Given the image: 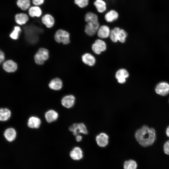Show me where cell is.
<instances>
[{
	"mask_svg": "<svg viewBox=\"0 0 169 169\" xmlns=\"http://www.w3.org/2000/svg\"><path fill=\"white\" fill-rule=\"evenodd\" d=\"M42 22L48 28L52 27L54 23V17L50 14H47L43 16L41 18Z\"/></svg>",
	"mask_w": 169,
	"mask_h": 169,
	"instance_id": "9a60e30c",
	"label": "cell"
},
{
	"mask_svg": "<svg viewBox=\"0 0 169 169\" xmlns=\"http://www.w3.org/2000/svg\"><path fill=\"white\" fill-rule=\"evenodd\" d=\"M78 134L82 133L86 135L88 133L87 127L84 124L82 123L78 124Z\"/></svg>",
	"mask_w": 169,
	"mask_h": 169,
	"instance_id": "f546056e",
	"label": "cell"
},
{
	"mask_svg": "<svg viewBox=\"0 0 169 169\" xmlns=\"http://www.w3.org/2000/svg\"><path fill=\"white\" fill-rule=\"evenodd\" d=\"M129 76V73L125 69H120L116 72L115 77L117 80L118 82L121 84L124 83L126 80V79Z\"/></svg>",
	"mask_w": 169,
	"mask_h": 169,
	"instance_id": "ba28073f",
	"label": "cell"
},
{
	"mask_svg": "<svg viewBox=\"0 0 169 169\" xmlns=\"http://www.w3.org/2000/svg\"><path fill=\"white\" fill-rule=\"evenodd\" d=\"M3 135L7 141L11 142L15 140L17 136V132L14 128H8L5 130Z\"/></svg>",
	"mask_w": 169,
	"mask_h": 169,
	"instance_id": "8fae6325",
	"label": "cell"
},
{
	"mask_svg": "<svg viewBox=\"0 0 169 169\" xmlns=\"http://www.w3.org/2000/svg\"><path fill=\"white\" fill-rule=\"evenodd\" d=\"M69 36V34L68 32L59 29L56 32L54 38L57 42L62 43L64 44H67L70 42Z\"/></svg>",
	"mask_w": 169,
	"mask_h": 169,
	"instance_id": "3957f363",
	"label": "cell"
},
{
	"mask_svg": "<svg viewBox=\"0 0 169 169\" xmlns=\"http://www.w3.org/2000/svg\"><path fill=\"white\" fill-rule=\"evenodd\" d=\"M49 58V52L45 48H39L34 56V60L37 64L41 65L44 64V61Z\"/></svg>",
	"mask_w": 169,
	"mask_h": 169,
	"instance_id": "7a4b0ae2",
	"label": "cell"
},
{
	"mask_svg": "<svg viewBox=\"0 0 169 169\" xmlns=\"http://www.w3.org/2000/svg\"><path fill=\"white\" fill-rule=\"evenodd\" d=\"M16 22L20 25L26 23L28 21L29 18L26 13H20L16 14L15 16Z\"/></svg>",
	"mask_w": 169,
	"mask_h": 169,
	"instance_id": "ac0fdd59",
	"label": "cell"
},
{
	"mask_svg": "<svg viewBox=\"0 0 169 169\" xmlns=\"http://www.w3.org/2000/svg\"><path fill=\"white\" fill-rule=\"evenodd\" d=\"M44 1V0H32L33 3L36 6L42 4Z\"/></svg>",
	"mask_w": 169,
	"mask_h": 169,
	"instance_id": "e575fe53",
	"label": "cell"
},
{
	"mask_svg": "<svg viewBox=\"0 0 169 169\" xmlns=\"http://www.w3.org/2000/svg\"><path fill=\"white\" fill-rule=\"evenodd\" d=\"M85 20L87 22L98 21L97 16L92 12H89L86 14L85 16Z\"/></svg>",
	"mask_w": 169,
	"mask_h": 169,
	"instance_id": "d4e9b609",
	"label": "cell"
},
{
	"mask_svg": "<svg viewBox=\"0 0 169 169\" xmlns=\"http://www.w3.org/2000/svg\"><path fill=\"white\" fill-rule=\"evenodd\" d=\"M11 112L7 108H1L0 110V120L1 121H6L10 118Z\"/></svg>",
	"mask_w": 169,
	"mask_h": 169,
	"instance_id": "ffe728a7",
	"label": "cell"
},
{
	"mask_svg": "<svg viewBox=\"0 0 169 169\" xmlns=\"http://www.w3.org/2000/svg\"><path fill=\"white\" fill-rule=\"evenodd\" d=\"M92 49L95 53L97 54H100L102 52L100 49L95 43L92 44Z\"/></svg>",
	"mask_w": 169,
	"mask_h": 169,
	"instance_id": "836d02e7",
	"label": "cell"
},
{
	"mask_svg": "<svg viewBox=\"0 0 169 169\" xmlns=\"http://www.w3.org/2000/svg\"><path fill=\"white\" fill-rule=\"evenodd\" d=\"M94 4L99 13H103L106 10V4L103 0H96Z\"/></svg>",
	"mask_w": 169,
	"mask_h": 169,
	"instance_id": "7402d4cb",
	"label": "cell"
},
{
	"mask_svg": "<svg viewBox=\"0 0 169 169\" xmlns=\"http://www.w3.org/2000/svg\"><path fill=\"white\" fill-rule=\"evenodd\" d=\"M137 164L136 162L132 159L125 161L123 164L124 169H136Z\"/></svg>",
	"mask_w": 169,
	"mask_h": 169,
	"instance_id": "cb8c5ba5",
	"label": "cell"
},
{
	"mask_svg": "<svg viewBox=\"0 0 169 169\" xmlns=\"http://www.w3.org/2000/svg\"><path fill=\"white\" fill-rule=\"evenodd\" d=\"M95 43L96 44L102 52L105 51L106 49V45L105 43L100 39L96 40Z\"/></svg>",
	"mask_w": 169,
	"mask_h": 169,
	"instance_id": "f1b7e54d",
	"label": "cell"
},
{
	"mask_svg": "<svg viewBox=\"0 0 169 169\" xmlns=\"http://www.w3.org/2000/svg\"><path fill=\"white\" fill-rule=\"evenodd\" d=\"M4 70L7 72L12 73L15 71L18 68L16 63L12 60H8L4 62L3 64Z\"/></svg>",
	"mask_w": 169,
	"mask_h": 169,
	"instance_id": "9c48e42d",
	"label": "cell"
},
{
	"mask_svg": "<svg viewBox=\"0 0 169 169\" xmlns=\"http://www.w3.org/2000/svg\"><path fill=\"white\" fill-rule=\"evenodd\" d=\"M135 136L139 144L144 147L152 145L156 138L155 130L146 125L138 129L135 132Z\"/></svg>",
	"mask_w": 169,
	"mask_h": 169,
	"instance_id": "6da1fadb",
	"label": "cell"
},
{
	"mask_svg": "<svg viewBox=\"0 0 169 169\" xmlns=\"http://www.w3.org/2000/svg\"><path fill=\"white\" fill-rule=\"evenodd\" d=\"M75 3L81 8L86 7L88 4V0H74Z\"/></svg>",
	"mask_w": 169,
	"mask_h": 169,
	"instance_id": "4dcf8cb0",
	"label": "cell"
},
{
	"mask_svg": "<svg viewBox=\"0 0 169 169\" xmlns=\"http://www.w3.org/2000/svg\"><path fill=\"white\" fill-rule=\"evenodd\" d=\"M69 155L73 160L75 161L79 160L83 157V152L80 147L76 146L70 151Z\"/></svg>",
	"mask_w": 169,
	"mask_h": 169,
	"instance_id": "30bf717a",
	"label": "cell"
},
{
	"mask_svg": "<svg viewBox=\"0 0 169 169\" xmlns=\"http://www.w3.org/2000/svg\"><path fill=\"white\" fill-rule=\"evenodd\" d=\"M156 92L158 95L165 96L169 93V84L165 81L158 83L155 88Z\"/></svg>",
	"mask_w": 169,
	"mask_h": 169,
	"instance_id": "277c9868",
	"label": "cell"
},
{
	"mask_svg": "<svg viewBox=\"0 0 169 169\" xmlns=\"http://www.w3.org/2000/svg\"><path fill=\"white\" fill-rule=\"evenodd\" d=\"M82 137L81 135H78L76 136V140L77 142L80 141L82 140Z\"/></svg>",
	"mask_w": 169,
	"mask_h": 169,
	"instance_id": "8d00e7d4",
	"label": "cell"
},
{
	"mask_svg": "<svg viewBox=\"0 0 169 169\" xmlns=\"http://www.w3.org/2000/svg\"><path fill=\"white\" fill-rule=\"evenodd\" d=\"M78 124L75 123L71 125L69 127V131L73 133L74 136H77L78 134Z\"/></svg>",
	"mask_w": 169,
	"mask_h": 169,
	"instance_id": "1f68e13d",
	"label": "cell"
},
{
	"mask_svg": "<svg viewBox=\"0 0 169 169\" xmlns=\"http://www.w3.org/2000/svg\"><path fill=\"white\" fill-rule=\"evenodd\" d=\"M75 100V96L72 95H69L65 96L62 98L61 103L63 106L69 109L74 106Z\"/></svg>",
	"mask_w": 169,
	"mask_h": 169,
	"instance_id": "8992f818",
	"label": "cell"
},
{
	"mask_svg": "<svg viewBox=\"0 0 169 169\" xmlns=\"http://www.w3.org/2000/svg\"><path fill=\"white\" fill-rule=\"evenodd\" d=\"M127 35V33L124 30L120 29L117 36L118 41L121 43H124L125 41Z\"/></svg>",
	"mask_w": 169,
	"mask_h": 169,
	"instance_id": "4316f807",
	"label": "cell"
},
{
	"mask_svg": "<svg viewBox=\"0 0 169 169\" xmlns=\"http://www.w3.org/2000/svg\"><path fill=\"white\" fill-rule=\"evenodd\" d=\"M62 80L58 78H55L52 79L49 84L50 89L54 90H59L63 87Z\"/></svg>",
	"mask_w": 169,
	"mask_h": 169,
	"instance_id": "4fadbf2b",
	"label": "cell"
},
{
	"mask_svg": "<svg viewBox=\"0 0 169 169\" xmlns=\"http://www.w3.org/2000/svg\"><path fill=\"white\" fill-rule=\"evenodd\" d=\"M16 4L18 7L23 10H26L30 8V0H17Z\"/></svg>",
	"mask_w": 169,
	"mask_h": 169,
	"instance_id": "603a6c76",
	"label": "cell"
},
{
	"mask_svg": "<svg viewBox=\"0 0 169 169\" xmlns=\"http://www.w3.org/2000/svg\"><path fill=\"white\" fill-rule=\"evenodd\" d=\"M163 150L165 154L169 155V140L164 143L163 146Z\"/></svg>",
	"mask_w": 169,
	"mask_h": 169,
	"instance_id": "d6a6232c",
	"label": "cell"
},
{
	"mask_svg": "<svg viewBox=\"0 0 169 169\" xmlns=\"http://www.w3.org/2000/svg\"><path fill=\"white\" fill-rule=\"evenodd\" d=\"M59 115L57 112L51 109L47 111L45 114V118L46 121L49 123L56 120L58 118Z\"/></svg>",
	"mask_w": 169,
	"mask_h": 169,
	"instance_id": "5bb4252c",
	"label": "cell"
},
{
	"mask_svg": "<svg viewBox=\"0 0 169 169\" xmlns=\"http://www.w3.org/2000/svg\"><path fill=\"white\" fill-rule=\"evenodd\" d=\"M28 14L31 17H39L42 14L41 8L38 6H34L30 7L28 9Z\"/></svg>",
	"mask_w": 169,
	"mask_h": 169,
	"instance_id": "d6986e66",
	"label": "cell"
},
{
	"mask_svg": "<svg viewBox=\"0 0 169 169\" xmlns=\"http://www.w3.org/2000/svg\"><path fill=\"white\" fill-rule=\"evenodd\" d=\"M166 133L167 136L169 137V125L167 126L166 129Z\"/></svg>",
	"mask_w": 169,
	"mask_h": 169,
	"instance_id": "74e56055",
	"label": "cell"
},
{
	"mask_svg": "<svg viewBox=\"0 0 169 169\" xmlns=\"http://www.w3.org/2000/svg\"><path fill=\"white\" fill-rule=\"evenodd\" d=\"M21 28L19 26H15L13 31L10 35V37L13 39H17L18 38L19 34Z\"/></svg>",
	"mask_w": 169,
	"mask_h": 169,
	"instance_id": "83f0119b",
	"label": "cell"
},
{
	"mask_svg": "<svg viewBox=\"0 0 169 169\" xmlns=\"http://www.w3.org/2000/svg\"><path fill=\"white\" fill-rule=\"evenodd\" d=\"M82 61L90 66H93L95 64V59L90 54L85 53L82 56Z\"/></svg>",
	"mask_w": 169,
	"mask_h": 169,
	"instance_id": "e0dca14e",
	"label": "cell"
},
{
	"mask_svg": "<svg viewBox=\"0 0 169 169\" xmlns=\"http://www.w3.org/2000/svg\"><path fill=\"white\" fill-rule=\"evenodd\" d=\"M41 124V120L36 116L30 117L28 120L27 125L31 129H38L40 127Z\"/></svg>",
	"mask_w": 169,
	"mask_h": 169,
	"instance_id": "7c38bea8",
	"label": "cell"
},
{
	"mask_svg": "<svg viewBox=\"0 0 169 169\" xmlns=\"http://www.w3.org/2000/svg\"><path fill=\"white\" fill-rule=\"evenodd\" d=\"M120 29L119 28L115 27L110 31L109 37L112 42L115 43L118 41L117 36Z\"/></svg>",
	"mask_w": 169,
	"mask_h": 169,
	"instance_id": "484cf974",
	"label": "cell"
},
{
	"mask_svg": "<svg viewBox=\"0 0 169 169\" xmlns=\"http://www.w3.org/2000/svg\"><path fill=\"white\" fill-rule=\"evenodd\" d=\"M5 59V55L4 53L1 50L0 51V63L3 62Z\"/></svg>",
	"mask_w": 169,
	"mask_h": 169,
	"instance_id": "d590c367",
	"label": "cell"
},
{
	"mask_svg": "<svg viewBox=\"0 0 169 169\" xmlns=\"http://www.w3.org/2000/svg\"><path fill=\"white\" fill-rule=\"evenodd\" d=\"M95 140L99 146L102 147H105L108 144L109 136L105 133H101L96 136Z\"/></svg>",
	"mask_w": 169,
	"mask_h": 169,
	"instance_id": "52a82bcc",
	"label": "cell"
},
{
	"mask_svg": "<svg viewBox=\"0 0 169 169\" xmlns=\"http://www.w3.org/2000/svg\"><path fill=\"white\" fill-rule=\"evenodd\" d=\"M99 28L98 21L88 22L85 26L84 31L88 35L92 36L94 35Z\"/></svg>",
	"mask_w": 169,
	"mask_h": 169,
	"instance_id": "5b68a950",
	"label": "cell"
},
{
	"mask_svg": "<svg viewBox=\"0 0 169 169\" xmlns=\"http://www.w3.org/2000/svg\"><path fill=\"white\" fill-rule=\"evenodd\" d=\"M110 30L109 27L106 25L101 26L97 31L98 36L101 38H108L110 36Z\"/></svg>",
	"mask_w": 169,
	"mask_h": 169,
	"instance_id": "2e32d148",
	"label": "cell"
},
{
	"mask_svg": "<svg viewBox=\"0 0 169 169\" xmlns=\"http://www.w3.org/2000/svg\"><path fill=\"white\" fill-rule=\"evenodd\" d=\"M118 17V13L115 10H111L105 14V18L107 22H111L116 19Z\"/></svg>",
	"mask_w": 169,
	"mask_h": 169,
	"instance_id": "44dd1931",
	"label": "cell"
}]
</instances>
